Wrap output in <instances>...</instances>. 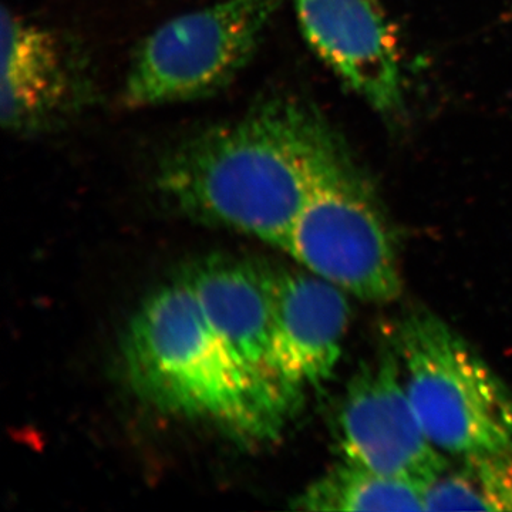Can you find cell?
Segmentation results:
<instances>
[{
    "instance_id": "cell-1",
    "label": "cell",
    "mask_w": 512,
    "mask_h": 512,
    "mask_svg": "<svg viewBox=\"0 0 512 512\" xmlns=\"http://www.w3.org/2000/svg\"><path fill=\"white\" fill-rule=\"evenodd\" d=\"M328 127L301 101H262L245 116L171 148L158 164V188L194 220L244 232L285 251Z\"/></svg>"
},
{
    "instance_id": "cell-2",
    "label": "cell",
    "mask_w": 512,
    "mask_h": 512,
    "mask_svg": "<svg viewBox=\"0 0 512 512\" xmlns=\"http://www.w3.org/2000/svg\"><path fill=\"white\" fill-rule=\"evenodd\" d=\"M124 356L134 389L151 406L207 421L239 440L278 439L301 403L228 352L184 278L158 289L138 309Z\"/></svg>"
},
{
    "instance_id": "cell-3",
    "label": "cell",
    "mask_w": 512,
    "mask_h": 512,
    "mask_svg": "<svg viewBox=\"0 0 512 512\" xmlns=\"http://www.w3.org/2000/svg\"><path fill=\"white\" fill-rule=\"evenodd\" d=\"M285 251L312 274L362 301L389 303L402 295L396 242L382 204L330 126Z\"/></svg>"
},
{
    "instance_id": "cell-4",
    "label": "cell",
    "mask_w": 512,
    "mask_h": 512,
    "mask_svg": "<svg viewBox=\"0 0 512 512\" xmlns=\"http://www.w3.org/2000/svg\"><path fill=\"white\" fill-rule=\"evenodd\" d=\"M407 396L427 437L451 456L512 450V393L439 316L416 311L396 330Z\"/></svg>"
},
{
    "instance_id": "cell-5",
    "label": "cell",
    "mask_w": 512,
    "mask_h": 512,
    "mask_svg": "<svg viewBox=\"0 0 512 512\" xmlns=\"http://www.w3.org/2000/svg\"><path fill=\"white\" fill-rule=\"evenodd\" d=\"M281 0H220L168 20L138 47L124 86L133 109L221 92L248 66Z\"/></svg>"
},
{
    "instance_id": "cell-6",
    "label": "cell",
    "mask_w": 512,
    "mask_h": 512,
    "mask_svg": "<svg viewBox=\"0 0 512 512\" xmlns=\"http://www.w3.org/2000/svg\"><path fill=\"white\" fill-rule=\"evenodd\" d=\"M343 460L426 488L450 463L421 427L396 352L357 369L338 417Z\"/></svg>"
},
{
    "instance_id": "cell-7",
    "label": "cell",
    "mask_w": 512,
    "mask_h": 512,
    "mask_svg": "<svg viewBox=\"0 0 512 512\" xmlns=\"http://www.w3.org/2000/svg\"><path fill=\"white\" fill-rule=\"evenodd\" d=\"M0 92L3 128L15 136H32L82 109L90 82L63 37L3 8Z\"/></svg>"
},
{
    "instance_id": "cell-8",
    "label": "cell",
    "mask_w": 512,
    "mask_h": 512,
    "mask_svg": "<svg viewBox=\"0 0 512 512\" xmlns=\"http://www.w3.org/2000/svg\"><path fill=\"white\" fill-rule=\"evenodd\" d=\"M299 26L316 55L380 114L402 113L396 33L377 0H295Z\"/></svg>"
},
{
    "instance_id": "cell-9",
    "label": "cell",
    "mask_w": 512,
    "mask_h": 512,
    "mask_svg": "<svg viewBox=\"0 0 512 512\" xmlns=\"http://www.w3.org/2000/svg\"><path fill=\"white\" fill-rule=\"evenodd\" d=\"M198 308L235 359L289 396L272 359L276 271L249 259L215 256L184 276Z\"/></svg>"
},
{
    "instance_id": "cell-10",
    "label": "cell",
    "mask_w": 512,
    "mask_h": 512,
    "mask_svg": "<svg viewBox=\"0 0 512 512\" xmlns=\"http://www.w3.org/2000/svg\"><path fill=\"white\" fill-rule=\"evenodd\" d=\"M346 292L312 272L276 271L272 359L281 382L303 397L328 382L342 355Z\"/></svg>"
},
{
    "instance_id": "cell-11",
    "label": "cell",
    "mask_w": 512,
    "mask_h": 512,
    "mask_svg": "<svg viewBox=\"0 0 512 512\" xmlns=\"http://www.w3.org/2000/svg\"><path fill=\"white\" fill-rule=\"evenodd\" d=\"M296 508L308 511H424V488L343 460L309 485Z\"/></svg>"
},
{
    "instance_id": "cell-12",
    "label": "cell",
    "mask_w": 512,
    "mask_h": 512,
    "mask_svg": "<svg viewBox=\"0 0 512 512\" xmlns=\"http://www.w3.org/2000/svg\"><path fill=\"white\" fill-rule=\"evenodd\" d=\"M512 511V450L461 457L424 488V511Z\"/></svg>"
}]
</instances>
